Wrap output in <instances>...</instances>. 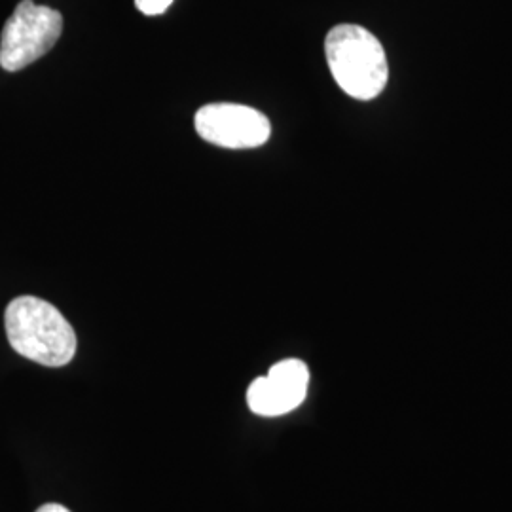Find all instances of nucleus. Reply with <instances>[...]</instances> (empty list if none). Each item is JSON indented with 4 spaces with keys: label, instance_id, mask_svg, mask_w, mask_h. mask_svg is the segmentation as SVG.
<instances>
[{
    "label": "nucleus",
    "instance_id": "1",
    "mask_svg": "<svg viewBox=\"0 0 512 512\" xmlns=\"http://www.w3.org/2000/svg\"><path fill=\"white\" fill-rule=\"evenodd\" d=\"M10 346L44 366H65L76 353V334L63 313L37 296H18L4 311Z\"/></svg>",
    "mask_w": 512,
    "mask_h": 512
},
{
    "label": "nucleus",
    "instance_id": "2",
    "mask_svg": "<svg viewBox=\"0 0 512 512\" xmlns=\"http://www.w3.org/2000/svg\"><path fill=\"white\" fill-rule=\"evenodd\" d=\"M325 54L336 84L349 97L370 101L384 92L389 78L384 46L365 27L342 23L330 29Z\"/></svg>",
    "mask_w": 512,
    "mask_h": 512
},
{
    "label": "nucleus",
    "instance_id": "3",
    "mask_svg": "<svg viewBox=\"0 0 512 512\" xmlns=\"http://www.w3.org/2000/svg\"><path fill=\"white\" fill-rule=\"evenodd\" d=\"M63 16L33 0H21L0 38V67L18 73L48 54L61 37Z\"/></svg>",
    "mask_w": 512,
    "mask_h": 512
},
{
    "label": "nucleus",
    "instance_id": "4",
    "mask_svg": "<svg viewBox=\"0 0 512 512\" xmlns=\"http://www.w3.org/2000/svg\"><path fill=\"white\" fill-rule=\"evenodd\" d=\"M194 124L207 143L234 150L262 147L272 135L266 114L234 103L205 105L196 112Z\"/></svg>",
    "mask_w": 512,
    "mask_h": 512
},
{
    "label": "nucleus",
    "instance_id": "5",
    "mask_svg": "<svg viewBox=\"0 0 512 512\" xmlns=\"http://www.w3.org/2000/svg\"><path fill=\"white\" fill-rule=\"evenodd\" d=\"M310 385V370L300 359L275 363L266 376L256 378L247 389L251 412L264 418H275L293 412L304 403Z\"/></svg>",
    "mask_w": 512,
    "mask_h": 512
},
{
    "label": "nucleus",
    "instance_id": "6",
    "mask_svg": "<svg viewBox=\"0 0 512 512\" xmlns=\"http://www.w3.org/2000/svg\"><path fill=\"white\" fill-rule=\"evenodd\" d=\"M173 0H135V6L145 16H162Z\"/></svg>",
    "mask_w": 512,
    "mask_h": 512
},
{
    "label": "nucleus",
    "instance_id": "7",
    "mask_svg": "<svg viewBox=\"0 0 512 512\" xmlns=\"http://www.w3.org/2000/svg\"><path fill=\"white\" fill-rule=\"evenodd\" d=\"M37 512H71L67 507L63 505H57V503H48V505H42Z\"/></svg>",
    "mask_w": 512,
    "mask_h": 512
}]
</instances>
